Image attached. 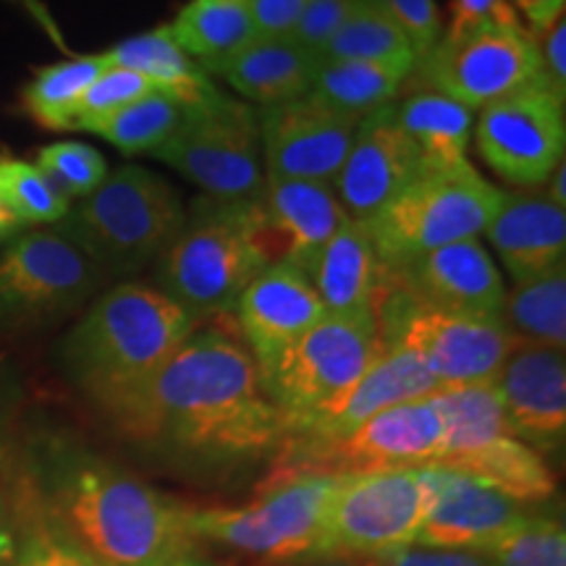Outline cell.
<instances>
[{"label":"cell","mask_w":566,"mask_h":566,"mask_svg":"<svg viewBox=\"0 0 566 566\" xmlns=\"http://www.w3.org/2000/svg\"><path fill=\"white\" fill-rule=\"evenodd\" d=\"M317 59L289 38H254L216 76L260 108H273L310 95Z\"/></svg>","instance_id":"d4e9b609"},{"label":"cell","mask_w":566,"mask_h":566,"mask_svg":"<svg viewBox=\"0 0 566 566\" xmlns=\"http://www.w3.org/2000/svg\"><path fill=\"white\" fill-rule=\"evenodd\" d=\"M150 92L160 90H155V84L137 74V71L111 66L108 63V69L92 82L87 95L82 97V105L74 118V129L95 134L108 118L122 113L124 108H129L132 103L142 101V97L150 95Z\"/></svg>","instance_id":"74e56055"},{"label":"cell","mask_w":566,"mask_h":566,"mask_svg":"<svg viewBox=\"0 0 566 566\" xmlns=\"http://www.w3.org/2000/svg\"><path fill=\"white\" fill-rule=\"evenodd\" d=\"M564 105L546 84L525 87L480 108L475 145L499 179L543 187L564 160Z\"/></svg>","instance_id":"5bb4252c"},{"label":"cell","mask_w":566,"mask_h":566,"mask_svg":"<svg viewBox=\"0 0 566 566\" xmlns=\"http://www.w3.org/2000/svg\"><path fill=\"white\" fill-rule=\"evenodd\" d=\"M155 566H216V564L205 562V558H200V556L187 554V551H181V554L166 558V562H160V564H155Z\"/></svg>","instance_id":"f907efd6"},{"label":"cell","mask_w":566,"mask_h":566,"mask_svg":"<svg viewBox=\"0 0 566 566\" xmlns=\"http://www.w3.org/2000/svg\"><path fill=\"white\" fill-rule=\"evenodd\" d=\"M55 506L74 548L95 566H155L187 551L184 509L97 459L63 470Z\"/></svg>","instance_id":"3957f363"},{"label":"cell","mask_w":566,"mask_h":566,"mask_svg":"<svg viewBox=\"0 0 566 566\" xmlns=\"http://www.w3.org/2000/svg\"><path fill=\"white\" fill-rule=\"evenodd\" d=\"M13 566H95V564H90L74 546L51 541V537H40V541H34L24 548V554L17 556Z\"/></svg>","instance_id":"f6af8a7d"},{"label":"cell","mask_w":566,"mask_h":566,"mask_svg":"<svg viewBox=\"0 0 566 566\" xmlns=\"http://www.w3.org/2000/svg\"><path fill=\"white\" fill-rule=\"evenodd\" d=\"M108 69L105 53L80 55L40 69L24 90V108L40 126L53 132L74 129L76 111L92 82Z\"/></svg>","instance_id":"1f68e13d"},{"label":"cell","mask_w":566,"mask_h":566,"mask_svg":"<svg viewBox=\"0 0 566 566\" xmlns=\"http://www.w3.org/2000/svg\"><path fill=\"white\" fill-rule=\"evenodd\" d=\"M516 13H522L530 21L527 30L543 34L554 24L556 19L564 17L566 0H509Z\"/></svg>","instance_id":"bcb514c9"},{"label":"cell","mask_w":566,"mask_h":566,"mask_svg":"<svg viewBox=\"0 0 566 566\" xmlns=\"http://www.w3.org/2000/svg\"><path fill=\"white\" fill-rule=\"evenodd\" d=\"M485 24L525 27L509 0H454L451 3V32Z\"/></svg>","instance_id":"b9f144b4"},{"label":"cell","mask_w":566,"mask_h":566,"mask_svg":"<svg viewBox=\"0 0 566 566\" xmlns=\"http://www.w3.org/2000/svg\"><path fill=\"white\" fill-rule=\"evenodd\" d=\"M252 208L268 263H289L304 275L334 233L352 221L334 187L315 181L265 179Z\"/></svg>","instance_id":"ffe728a7"},{"label":"cell","mask_w":566,"mask_h":566,"mask_svg":"<svg viewBox=\"0 0 566 566\" xmlns=\"http://www.w3.org/2000/svg\"><path fill=\"white\" fill-rule=\"evenodd\" d=\"M412 74L424 90L480 111L514 92L546 84L541 45L527 27L485 24L446 32ZM548 87V84H546Z\"/></svg>","instance_id":"7c38bea8"},{"label":"cell","mask_w":566,"mask_h":566,"mask_svg":"<svg viewBox=\"0 0 566 566\" xmlns=\"http://www.w3.org/2000/svg\"><path fill=\"white\" fill-rule=\"evenodd\" d=\"M370 566H491L483 551H446V548H424V546H405L391 554L373 558Z\"/></svg>","instance_id":"60d3db41"},{"label":"cell","mask_w":566,"mask_h":566,"mask_svg":"<svg viewBox=\"0 0 566 566\" xmlns=\"http://www.w3.org/2000/svg\"><path fill=\"white\" fill-rule=\"evenodd\" d=\"M338 478L323 472H275L263 499L247 506L184 509V530L189 541H210L268 562L315 558L325 506Z\"/></svg>","instance_id":"ba28073f"},{"label":"cell","mask_w":566,"mask_h":566,"mask_svg":"<svg viewBox=\"0 0 566 566\" xmlns=\"http://www.w3.org/2000/svg\"><path fill=\"white\" fill-rule=\"evenodd\" d=\"M483 233L514 283L566 265V216L548 197L504 192Z\"/></svg>","instance_id":"cb8c5ba5"},{"label":"cell","mask_w":566,"mask_h":566,"mask_svg":"<svg viewBox=\"0 0 566 566\" xmlns=\"http://www.w3.org/2000/svg\"><path fill=\"white\" fill-rule=\"evenodd\" d=\"M0 189L21 223H55L66 216L71 202L48 181L34 163L0 155Z\"/></svg>","instance_id":"d590c367"},{"label":"cell","mask_w":566,"mask_h":566,"mask_svg":"<svg viewBox=\"0 0 566 566\" xmlns=\"http://www.w3.org/2000/svg\"><path fill=\"white\" fill-rule=\"evenodd\" d=\"M181 197L150 168L126 166L69 208L53 231L103 275H132L158 263L184 223Z\"/></svg>","instance_id":"277c9868"},{"label":"cell","mask_w":566,"mask_h":566,"mask_svg":"<svg viewBox=\"0 0 566 566\" xmlns=\"http://www.w3.org/2000/svg\"><path fill=\"white\" fill-rule=\"evenodd\" d=\"M546 184H548V200L558 205L562 210H566V160L558 163Z\"/></svg>","instance_id":"c3c4849f"},{"label":"cell","mask_w":566,"mask_h":566,"mask_svg":"<svg viewBox=\"0 0 566 566\" xmlns=\"http://www.w3.org/2000/svg\"><path fill=\"white\" fill-rule=\"evenodd\" d=\"M168 30L181 51L208 74H216L258 38L250 0H189Z\"/></svg>","instance_id":"f1b7e54d"},{"label":"cell","mask_w":566,"mask_h":566,"mask_svg":"<svg viewBox=\"0 0 566 566\" xmlns=\"http://www.w3.org/2000/svg\"><path fill=\"white\" fill-rule=\"evenodd\" d=\"M321 566H357V564H349V562H328V564H321Z\"/></svg>","instance_id":"816d5d0a"},{"label":"cell","mask_w":566,"mask_h":566,"mask_svg":"<svg viewBox=\"0 0 566 566\" xmlns=\"http://www.w3.org/2000/svg\"><path fill=\"white\" fill-rule=\"evenodd\" d=\"M103 273L51 231L19 237L0 254V317H45L82 304Z\"/></svg>","instance_id":"2e32d148"},{"label":"cell","mask_w":566,"mask_h":566,"mask_svg":"<svg viewBox=\"0 0 566 566\" xmlns=\"http://www.w3.org/2000/svg\"><path fill=\"white\" fill-rule=\"evenodd\" d=\"M354 6L357 0H307L289 40L317 59L323 48L334 40V34L342 30L344 21L352 17Z\"/></svg>","instance_id":"f35d334b"},{"label":"cell","mask_w":566,"mask_h":566,"mask_svg":"<svg viewBox=\"0 0 566 566\" xmlns=\"http://www.w3.org/2000/svg\"><path fill=\"white\" fill-rule=\"evenodd\" d=\"M396 118L420 153L424 174L467 166L472 139V111L433 90H417L396 103Z\"/></svg>","instance_id":"4316f807"},{"label":"cell","mask_w":566,"mask_h":566,"mask_svg":"<svg viewBox=\"0 0 566 566\" xmlns=\"http://www.w3.org/2000/svg\"><path fill=\"white\" fill-rule=\"evenodd\" d=\"M195 331V317L158 289L124 283L74 325L63 359L74 384L118 420Z\"/></svg>","instance_id":"7a4b0ae2"},{"label":"cell","mask_w":566,"mask_h":566,"mask_svg":"<svg viewBox=\"0 0 566 566\" xmlns=\"http://www.w3.org/2000/svg\"><path fill=\"white\" fill-rule=\"evenodd\" d=\"M265 179L315 181L334 187L363 118L336 111L321 97L260 108Z\"/></svg>","instance_id":"9a60e30c"},{"label":"cell","mask_w":566,"mask_h":566,"mask_svg":"<svg viewBox=\"0 0 566 566\" xmlns=\"http://www.w3.org/2000/svg\"><path fill=\"white\" fill-rule=\"evenodd\" d=\"M153 155L212 200H254L265 187L258 111L223 92L187 105L179 129Z\"/></svg>","instance_id":"8fae6325"},{"label":"cell","mask_w":566,"mask_h":566,"mask_svg":"<svg viewBox=\"0 0 566 566\" xmlns=\"http://www.w3.org/2000/svg\"><path fill=\"white\" fill-rule=\"evenodd\" d=\"M17 556H19L17 535H13L9 516H6L3 506H0V566H13Z\"/></svg>","instance_id":"7dc6e473"},{"label":"cell","mask_w":566,"mask_h":566,"mask_svg":"<svg viewBox=\"0 0 566 566\" xmlns=\"http://www.w3.org/2000/svg\"><path fill=\"white\" fill-rule=\"evenodd\" d=\"M543 76H546L548 90L554 92L558 101L566 103V21L564 17L556 19L554 24L543 32Z\"/></svg>","instance_id":"ee69618b"},{"label":"cell","mask_w":566,"mask_h":566,"mask_svg":"<svg viewBox=\"0 0 566 566\" xmlns=\"http://www.w3.org/2000/svg\"><path fill=\"white\" fill-rule=\"evenodd\" d=\"M441 391L436 378L430 375L422 359L405 346H386L375 363L367 367L363 378L346 391L334 407L325 409L315 420L302 424L300 430L289 433L283 441L300 443H328L344 438L359 428L373 415L388 407L405 405V401L424 399ZM283 446V443H281Z\"/></svg>","instance_id":"603a6c76"},{"label":"cell","mask_w":566,"mask_h":566,"mask_svg":"<svg viewBox=\"0 0 566 566\" xmlns=\"http://www.w3.org/2000/svg\"><path fill=\"white\" fill-rule=\"evenodd\" d=\"M289 443L292 446H289L286 464L279 472L359 475V472L401 470V467H430L441 454L443 417L433 396H424L373 415L336 441Z\"/></svg>","instance_id":"4fadbf2b"},{"label":"cell","mask_w":566,"mask_h":566,"mask_svg":"<svg viewBox=\"0 0 566 566\" xmlns=\"http://www.w3.org/2000/svg\"><path fill=\"white\" fill-rule=\"evenodd\" d=\"M34 166L69 202L95 192L108 176L103 155L84 142H53L38 153Z\"/></svg>","instance_id":"8d00e7d4"},{"label":"cell","mask_w":566,"mask_h":566,"mask_svg":"<svg viewBox=\"0 0 566 566\" xmlns=\"http://www.w3.org/2000/svg\"><path fill=\"white\" fill-rule=\"evenodd\" d=\"M304 6H307V0H250L258 38H289L302 17Z\"/></svg>","instance_id":"7bdbcfd3"},{"label":"cell","mask_w":566,"mask_h":566,"mask_svg":"<svg viewBox=\"0 0 566 566\" xmlns=\"http://www.w3.org/2000/svg\"><path fill=\"white\" fill-rule=\"evenodd\" d=\"M187 105L166 95V92H150L142 101L132 103L129 108L108 118L101 129L105 142L126 155L155 153L171 134L179 129Z\"/></svg>","instance_id":"836d02e7"},{"label":"cell","mask_w":566,"mask_h":566,"mask_svg":"<svg viewBox=\"0 0 566 566\" xmlns=\"http://www.w3.org/2000/svg\"><path fill=\"white\" fill-rule=\"evenodd\" d=\"M501 200L504 189L493 187L472 163H467L454 171L422 174L365 221V229L378 263L394 268L438 247L478 239Z\"/></svg>","instance_id":"52a82bcc"},{"label":"cell","mask_w":566,"mask_h":566,"mask_svg":"<svg viewBox=\"0 0 566 566\" xmlns=\"http://www.w3.org/2000/svg\"><path fill=\"white\" fill-rule=\"evenodd\" d=\"M512 433L541 457H554L566 441L564 352L520 342L493 380Z\"/></svg>","instance_id":"d6986e66"},{"label":"cell","mask_w":566,"mask_h":566,"mask_svg":"<svg viewBox=\"0 0 566 566\" xmlns=\"http://www.w3.org/2000/svg\"><path fill=\"white\" fill-rule=\"evenodd\" d=\"M428 480L430 499L417 546L485 551L527 514V506L457 470L430 464Z\"/></svg>","instance_id":"44dd1931"},{"label":"cell","mask_w":566,"mask_h":566,"mask_svg":"<svg viewBox=\"0 0 566 566\" xmlns=\"http://www.w3.org/2000/svg\"><path fill=\"white\" fill-rule=\"evenodd\" d=\"M21 226L24 223L19 221V216L13 212L9 200H6L3 189H0V239H9L11 233H17L21 229Z\"/></svg>","instance_id":"681fc988"},{"label":"cell","mask_w":566,"mask_h":566,"mask_svg":"<svg viewBox=\"0 0 566 566\" xmlns=\"http://www.w3.org/2000/svg\"><path fill=\"white\" fill-rule=\"evenodd\" d=\"M417 61H336L321 63L313 95L336 111L365 118L373 111L394 103L399 90L412 76Z\"/></svg>","instance_id":"f546056e"},{"label":"cell","mask_w":566,"mask_h":566,"mask_svg":"<svg viewBox=\"0 0 566 566\" xmlns=\"http://www.w3.org/2000/svg\"><path fill=\"white\" fill-rule=\"evenodd\" d=\"M430 499L428 467L342 475L325 506L315 558L349 562L412 546Z\"/></svg>","instance_id":"30bf717a"},{"label":"cell","mask_w":566,"mask_h":566,"mask_svg":"<svg viewBox=\"0 0 566 566\" xmlns=\"http://www.w3.org/2000/svg\"><path fill=\"white\" fill-rule=\"evenodd\" d=\"M378 3L405 32L417 61L433 51L436 42L441 40V13L436 0H378Z\"/></svg>","instance_id":"ab89813d"},{"label":"cell","mask_w":566,"mask_h":566,"mask_svg":"<svg viewBox=\"0 0 566 566\" xmlns=\"http://www.w3.org/2000/svg\"><path fill=\"white\" fill-rule=\"evenodd\" d=\"M111 66L132 69L184 105H197L216 97L218 90L210 74L181 51L168 24L155 27L150 32L134 34L118 42L105 53Z\"/></svg>","instance_id":"83f0119b"},{"label":"cell","mask_w":566,"mask_h":566,"mask_svg":"<svg viewBox=\"0 0 566 566\" xmlns=\"http://www.w3.org/2000/svg\"><path fill=\"white\" fill-rule=\"evenodd\" d=\"M483 554L491 566H566V530L558 516L527 512Z\"/></svg>","instance_id":"e575fe53"},{"label":"cell","mask_w":566,"mask_h":566,"mask_svg":"<svg viewBox=\"0 0 566 566\" xmlns=\"http://www.w3.org/2000/svg\"><path fill=\"white\" fill-rule=\"evenodd\" d=\"M384 273L417 304L438 313L488 321H501L504 313V275L480 239L438 247L401 265L384 268Z\"/></svg>","instance_id":"e0dca14e"},{"label":"cell","mask_w":566,"mask_h":566,"mask_svg":"<svg viewBox=\"0 0 566 566\" xmlns=\"http://www.w3.org/2000/svg\"><path fill=\"white\" fill-rule=\"evenodd\" d=\"M417 55L396 27V21L380 9L378 0H357L352 17L317 55V63L336 61H405Z\"/></svg>","instance_id":"d6a6232c"},{"label":"cell","mask_w":566,"mask_h":566,"mask_svg":"<svg viewBox=\"0 0 566 566\" xmlns=\"http://www.w3.org/2000/svg\"><path fill=\"white\" fill-rule=\"evenodd\" d=\"M116 422L137 441L218 459L265 454L286 438L258 363L221 331H195Z\"/></svg>","instance_id":"6da1fadb"},{"label":"cell","mask_w":566,"mask_h":566,"mask_svg":"<svg viewBox=\"0 0 566 566\" xmlns=\"http://www.w3.org/2000/svg\"><path fill=\"white\" fill-rule=\"evenodd\" d=\"M373 313L325 315L268 370L265 394L286 422V436L336 405L384 354Z\"/></svg>","instance_id":"9c48e42d"},{"label":"cell","mask_w":566,"mask_h":566,"mask_svg":"<svg viewBox=\"0 0 566 566\" xmlns=\"http://www.w3.org/2000/svg\"><path fill=\"white\" fill-rule=\"evenodd\" d=\"M501 321L520 342L551 346L564 352L566 346V265L514 283L506 292Z\"/></svg>","instance_id":"4dcf8cb0"},{"label":"cell","mask_w":566,"mask_h":566,"mask_svg":"<svg viewBox=\"0 0 566 566\" xmlns=\"http://www.w3.org/2000/svg\"><path fill=\"white\" fill-rule=\"evenodd\" d=\"M233 313L260 373L328 315L307 275L289 263L268 265L244 289Z\"/></svg>","instance_id":"7402d4cb"},{"label":"cell","mask_w":566,"mask_h":566,"mask_svg":"<svg viewBox=\"0 0 566 566\" xmlns=\"http://www.w3.org/2000/svg\"><path fill=\"white\" fill-rule=\"evenodd\" d=\"M422 174L420 153L396 118V103H388L363 118L334 192L346 216L365 223Z\"/></svg>","instance_id":"ac0fdd59"},{"label":"cell","mask_w":566,"mask_h":566,"mask_svg":"<svg viewBox=\"0 0 566 566\" xmlns=\"http://www.w3.org/2000/svg\"><path fill=\"white\" fill-rule=\"evenodd\" d=\"M268 263L252 200L202 197L158 260V292L195 321L229 313Z\"/></svg>","instance_id":"5b68a950"},{"label":"cell","mask_w":566,"mask_h":566,"mask_svg":"<svg viewBox=\"0 0 566 566\" xmlns=\"http://www.w3.org/2000/svg\"><path fill=\"white\" fill-rule=\"evenodd\" d=\"M310 286L328 315L373 313L380 263L363 221H346L307 271Z\"/></svg>","instance_id":"484cf974"},{"label":"cell","mask_w":566,"mask_h":566,"mask_svg":"<svg viewBox=\"0 0 566 566\" xmlns=\"http://www.w3.org/2000/svg\"><path fill=\"white\" fill-rule=\"evenodd\" d=\"M433 399L443 417L438 467L475 478L522 506L556 493L554 470L512 433L493 386L443 388Z\"/></svg>","instance_id":"8992f818"}]
</instances>
